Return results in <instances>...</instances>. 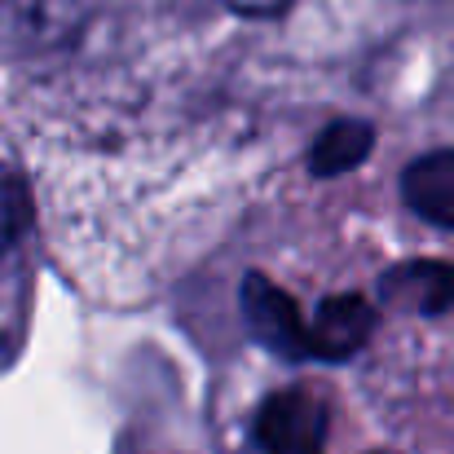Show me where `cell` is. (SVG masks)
<instances>
[{
	"mask_svg": "<svg viewBox=\"0 0 454 454\" xmlns=\"http://www.w3.org/2000/svg\"><path fill=\"white\" fill-rule=\"evenodd\" d=\"M243 317L252 335L274 348L278 357H309V317L292 292H283L270 274H247L243 278Z\"/></svg>",
	"mask_w": 454,
	"mask_h": 454,
	"instance_id": "obj_1",
	"label": "cell"
},
{
	"mask_svg": "<svg viewBox=\"0 0 454 454\" xmlns=\"http://www.w3.org/2000/svg\"><path fill=\"white\" fill-rule=\"evenodd\" d=\"M256 442L265 454H326V411L313 393H274L256 415Z\"/></svg>",
	"mask_w": 454,
	"mask_h": 454,
	"instance_id": "obj_2",
	"label": "cell"
},
{
	"mask_svg": "<svg viewBox=\"0 0 454 454\" xmlns=\"http://www.w3.org/2000/svg\"><path fill=\"white\" fill-rule=\"evenodd\" d=\"M102 0H0V27L31 49H67L84 35Z\"/></svg>",
	"mask_w": 454,
	"mask_h": 454,
	"instance_id": "obj_3",
	"label": "cell"
},
{
	"mask_svg": "<svg viewBox=\"0 0 454 454\" xmlns=\"http://www.w3.org/2000/svg\"><path fill=\"white\" fill-rule=\"evenodd\" d=\"M380 313L375 304L344 292V296H326L322 309L309 317V357H326V362H340V357H353L371 331H375Z\"/></svg>",
	"mask_w": 454,
	"mask_h": 454,
	"instance_id": "obj_4",
	"label": "cell"
},
{
	"mask_svg": "<svg viewBox=\"0 0 454 454\" xmlns=\"http://www.w3.org/2000/svg\"><path fill=\"white\" fill-rule=\"evenodd\" d=\"M402 199L419 221L454 234V151H428L411 159L402 172Z\"/></svg>",
	"mask_w": 454,
	"mask_h": 454,
	"instance_id": "obj_5",
	"label": "cell"
},
{
	"mask_svg": "<svg viewBox=\"0 0 454 454\" xmlns=\"http://www.w3.org/2000/svg\"><path fill=\"white\" fill-rule=\"evenodd\" d=\"M384 304L411 313H446L454 309V261H406L380 278Z\"/></svg>",
	"mask_w": 454,
	"mask_h": 454,
	"instance_id": "obj_6",
	"label": "cell"
},
{
	"mask_svg": "<svg viewBox=\"0 0 454 454\" xmlns=\"http://www.w3.org/2000/svg\"><path fill=\"white\" fill-rule=\"evenodd\" d=\"M375 146V129L366 120H335L331 129H322V137L309 151V168L313 176H340L353 172Z\"/></svg>",
	"mask_w": 454,
	"mask_h": 454,
	"instance_id": "obj_7",
	"label": "cell"
},
{
	"mask_svg": "<svg viewBox=\"0 0 454 454\" xmlns=\"http://www.w3.org/2000/svg\"><path fill=\"white\" fill-rule=\"evenodd\" d=\"M22 225H27V203H22L18 185L9 176H0V256L22 239Z\"/></svg>",
	"mask_w": 454,
	"mask_h": 454,
	"instance_id": "obj_8",
	"label": "cell"
},
{
	"mask_svg": "<svg viewBox=\"0 0 454 454\" xmlns=\"http://www.w3.org/2000/svg\"><path fill=\"white\" fill-rule=\"evenodd\" d=\"M234 13H243V18H278V13H287L296 0H225Z\"/></svg>",
	"mask_w": 454,
	"mask_h": 454,
	"instance_id": "obj_9",
	"label": "cell"
}]
</instances>
